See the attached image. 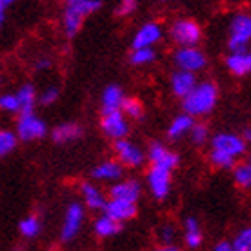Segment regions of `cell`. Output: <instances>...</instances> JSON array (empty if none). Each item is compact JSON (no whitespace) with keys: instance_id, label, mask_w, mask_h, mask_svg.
<instances>
[{"instance_id":"32","label":"cell","mask_w":251,"mask_h":251,"mask_svg":"<svg viewBox=\"0 0 251 251\" xmlns=\"http://www.w3.org/2000/svg\"><path fill=\"white\" fill-rule=\"evenodd\" d=\"M231 242H233L235 251H251V226L242 228Z\"/></svg>"},{"instance_id":"36","label":"cell","mask_w":251,"mask_h":251,"mask_svg":"<svg viewBox=\"0 0 251 251\" xmlns=\"http://www.w3.org/2000/svg\"><path fill=\"white\" fill-rule=\"evenodd\" d=\"M136 9V0H121V4L117 5L115 15L121 16V18H126V16L133 15Z\"/></svg>"},{"instance_id":"33","label":"cell","mask_w":251,"mask_h":251,"mask_svg":"<svg viewBox=\"0 0 251 251\" xmlns=\"http://www.w3.org/2000/svg\"><path fill=\"white\" fill-rule=\"evenodd\" d=\"M0 108L5 113H20L22 106L20 100H18V95L16 94H4L0 97Z\"/></svg>"},{"instance_id":"22","label":"cell","mask_w":251,"mask_h":251,"mask_svg":"<svg viewBox=\"0 0 251 251\" xmlns=\"http://www.w3.org/2000/svg\"><path fill=\"white\" fill-rule=\"evenodd\" d=\"M122 228V223L121 221L113 219L111 215L108 214H102L94 221V231L95 235L99 237V239H110V237H115Z\"/></svg>"},{"instance_id":"40","label":"cell","mask_w":251,"mask_h":251,"mask_svg":"<svg viewBox=\"0 0 251 251\" xmlns=\"http://www.w3.org/2000/svg\"><path fill=\"white\" fill-rule=\"evenodd\" d=\"M242 136H244V140H246L248 144H251V127H248V129H244V133H242Z\"/></svg>"},{"instance_id":"11","label":"cell","mask_w":251,"mask_h":251,"mask_svg":"<svg viewBox=\"0 0 251 251\" xmlns=\"http://www.w3.org/2000/svg\"><path fill=\"white\" fill-rule=\"evenodd\" d=\"M113 151H115L117 160H121L127 169H138L146 163V152L142 151L140 146L127 138H119L113 140Z\"/></svg>"},{"instance_id":"3","label":"cell","mask_w":251,"mask_h":251,"mask_svg":"<svg viewBox=\"0 0 251 251\" xmlns=\"http://www.w3.org/2000/svg\"><path fill=\"white\" fill-rule=\"evenodd\" d=\"M100 0H83L77 4H67L61 16V29L67 38H74L81 31L83 22L86 16L94 15L100 9Z\"/></svg>"},{"instance_id":"5","label":"cell","mask_w":251,"mask_h":251,"mask_svg":"<svg viewBox=\"0 0 251 251\" xmlns=\"http://www.w3.org/2000/svg\"><path fill=\"white\" fill-rule=\"evenodd\" d=\"M169 36L179 47H188V45H198L203 38V31L198 22L192 18H178L173 22L169 29Z\"/></svg>"},{"instance_id":"30","label":"cell","mask_w":251,"mask_h":251,"mask_svg":"<svg viewBox=\"0 0 251 251\" xmlns=\"http://www.w3.org/2000/svg\"><path fill=\"white\" fill-rule=\"evenodd\" d=\"M122 111L126 113L127 119H133V121H140L144 117V104H142L138 99H133V97H126L124 104H122Z\"/></svg>"},{"instance_id":"17","label":"cell","mask_w":251,"mask_h":251,"mask_svg":"<svg viewBox=\"0 0 251 251\" xmlns=\"http://www.w3.org/2000/svg\"><path fill=\"white\" fill-rule=\"evenodd\" d=\"M102 212L108 214V215H111L113 219L121 221V223H126V221H131L133 217H135L136 212H138V208H136V203L124 201V199L110 198Z\"/></svg>"},{"instance_id":"14","label":"cell","mask_w":251,"mask_h":251,"mask_svg":"<svg viewBox=\"0 0 251 251\" xmlns=\"http://www.w3.org/2000/svg\"><path fill=\"white\" fill-rule=\"evenodd\" d=\"M147 158L151 165H156V167H163L167 171H174L178 167L179 163V156L176 152L169 151L167 147L160 144V142H152L149 146V151H147Z\"/></svg>"},{"instance_id":"25","label":"cell","mask_w":251,"mask_h":251,"mask_svg":"<svg viewBox=\"0 0 251 251\" xmlns=\"http://www.w3.org/2000/svg\"><path fill=\"white\" fill-rule=\"evenodd\" d=\"M154 61H156V50H154V47L131 49L129 63L133 67H147V65H151Z\"/></svg>"},{"instance_id":"23","label":"cell","mask_w":251,"mask_h":251,"mask_svg":"<svg viewBox=\"0 0 251 251\" xmlns=\"http://www.w3.org/2000/svg\"><path fill=\"white\" fill-rule=\"evenodd\" d=\"M79 136H81V127L74 122H63L50 131V138L56 144H68V142L75 140Z\"/></svg>"},{"instance_id":"2","label":"cell","mask_w":251,"mask_h":251,"mask_svg":"<svg viewBox=\"0 0 251 251\" xmlns=\"http://www.w3.org/2000/svg\"><path fill=\"white\" fill-rule=\"evenodd\" d=\"M219 99V90L214 83H198L187 97H183V111L194 117H204L212 113Z\"/></svg>"},{"instance_id":"39","label":"cell","mask_w":251,"mask_h":251,"mask_svg":"<svg viewBox=\"0 0 251 251\" xmlns=\"http://www.w3.org/2000/svg\"><path fill=\"white\" fill-rule=\"evenodd\" d=\"M13 2H15V0H0V22H2V24H4V20H5V9H7Z\"/></svg>"},{"instance_id":"21","label":"cell","mask_w":251,"mask_h":251,"mask_svg":"<svg viewBox=\"0 0 251 251\" xmlns=\"http://www.w3.org/2000/svg\"><path fill=\"white\" fill-rule=\"evenodd\" d=\"M124 92L119 84H108L102 92V97H100V108H102V113L106 111H117L122 110V104H124Z\"/></svg>"},{"instance_id":"37","label":"cell","mask_w":251,"mask_h":251,"mask_svg":"<svg viewBox=\"0 0 251 251\" xmlns=\"http://www.w3.org/2000/svg\"><path fill=\"white\" fill-rule=\"evenodd\" d=\"M52 67V59L47 58V56H42V58H38L34 61V68H36L38 72H43V70H49V68Z\"/></svg>"},{"instance_id":"42","label":"cell","mask_w":251,"mask_h":251,"mask_svg":"<svg viewBox=\"0 0 251 251\" xmlns=\"http://www.w3.org/2000/svg\"><path fill=\"white\" fill-rule=\"evenodd\" d=\"M162 2H173V0H162Z\"/></svg>"},{"instance_id":"10","label":"cell","mask_w":251,"mask_h":251,"mask_svg":"<svg viewBox=\"0 0 251 251\" xmlns=\"http://www.w3.org/2000/svg\"><path fill=\"white\" fill-rule=\"evenodd\" d=\"M100 131L110 140L126 138L129 135V122H127V117H126L124 111L117 110L102 113V117H100Z\"/></svg>"},{"instance_id":"28","label":"cell","mask_w":251,"mask_h":251,"mask_svg":"<svg viewBox=\"0 0 251 251\" xmlns=\"http://www.w3.org/2000/svg\"><path fill=\"white\" fill-rule=\"evenodd\" d=\"M18 133L11 129H2L0 131V156H7L9 152H13L18 146Z\"/></svg>"},{"instance_id":"1","label":"cell","mask_w":251,"mask_h":251,"mask_svg":"<svg viewBox=\"0 0 251 251\" xmlns=\"http://www.w3.org/2000/svg\"><path fill=\"white\" fill-rule=\"evenodd\" d=\"M248 149V142L237 133H217L210 140L208 160L215 169H233Z\"/></svg>"},{"instance_id":"35","label":"cell","mask_w":251,"mask_h":251,"mask_svg":"<svg viewBox=\"0 0 251 251\" xmlns=\"http://www.w3.org/2000/svg\"><path fill=\"white\" fill-rule=\"evenodd\" d=\"M40 99V104H43V106H50V104H54L56 100L59 99V90L56 88V86H50V88H45L42 92V95L38 97Z\"/></svg>"},{"instance_id":"34","label":"cell","mask_w":251,"mask_h":251,"mask_svg":"<svg viewBox=\"0 0 251 251\" xmlns=\"http://www.w3.org/2000/svg\"><path fill=\"white\" fill-rule=\"evenodd\" d=\"M190 140H192V144H196V146H203V144H206V140H208V127L204 124H194L192 131H190Z\"/></svg>"},{"instance_id":"41","label":"cell","mask_w":251,"mask_h":251,"mask_svg":"<svg viewBox=\"0 0 251 251\" xmlns=\"http://www.w3.org/2000/svg\"><path fill=\"white\" fill-rule=\"evenodd\" d=\"M67 4H77V2H83V0H65Z\"/></svg>"},{"instance_id":"16","label":"cell","mask_w":251,"mask_h":251,"mask_svg":"<svg viewBox=\"0 0 251 251\" xmlns=\"http://www.w3.org/2000/svg\"><path fill=\"white\" fill-rule=\"evenodd\" d=\"M142 196V185L136 179H119L110 187V198L136 203Z\"/></svg>"},{"instance_id":"7","label":"cell","mask_w":251,"mask_h":251,"mask_svg":"<svg viewBox=\"0 0 251 251\" xmlns=\"http://www.w3.org/2000/svg\"><path fill=\"white\" fill-rule=\"evenodd\" d=\"M173 61L176 65V68L181 70H190V72H201L206 68L208 59L206 54L198 47V45H188V47H179L174 50Z\"/></svg>"},{"instance_id":"6","label":"cell","mask_w":251,"mask_h":251,"mask_svg":"<svg viewBox=\"0 0 251 251\" xmlns=\"http://www.w3.org/2000/svg\"><path fill=\"white\" fill-rule=\"evenodd\" d=\"M16 133L22 142H36L47 136L49 129L43 119H40L34 111H24L16 121Z\"/></svg>"},{"instance_id":"29","label":"cell","mask_w":251,"mask_h":251,"mask_svg":"<svg viewBox=\"0 0 251 251\" xmlns=\"http://www.w3.org/2000/svg\"><path fill=\"white\" fill-rule=\"evenodd\" d=\"M233 181L241 188L251 187V162L237 163L233 167Z\"/></svg>"},{"instance_id":"24","label":"cell","mask_w":251,"mask_h":251,"mask_svg":"<svg viewBox=\"0 0 251 251\" xmlns=\"http://www.w3.org/2000/svg\"><path fill=\"white\" fill-rule=\"evenodd\" d=\"M203 242V233H201V226H199L196 217H187L185 221V244L190 250H198Z\"/></svg>"},{"instance_id":"19","label":"cell","mask_w":251,"mask_h":251,"mask_svg":"<svg viewBox=\"0 0 251 251\" xmlns=\"http://www.w3.org/2000/svg\"><path fill=\"white\" fill-rule=\"evenodd\" d=\"M81 198H83L84 206L88 210H94V212H99V210L102 212L106 203H108L102 190H100L97 185L90 183V181L81 183Z\"/></svg>"},{"instance_id":"27","label":"cell","mask_w":251,"mask_h":251,"mask_svg":"<svg viewBox=\"0 0 251 251\" xmlns=\"http://www.w3.org/2000/svg\"><path fill=\"white\" fill-rule=\"evenodd\" d=\"M18 231H20V235L25 237V239H34V237H38L40 231H42L40 219H38L36 215H27V217H24V219L20 221Z\"/></svg>"},{"instance_id":"8","label":"cell","mask_w":251,"mask_h":251,"mask_svg":"<svg viewBox=\"0 0 251 251\" xmlns=\"http://www.w3.org/2000/svg\"><path fill=\"white\" fill-rule=\"evenodd\" d=\"M84 223V206L77 201H72L65 210V217H63L61 231H59V239L61 242H70L79 235V231L83 228Z\"/></svg>"},{"instance_id":"18","label":"cell","mask_w":251,"mask_h":251,"mask_svg":"<svg viewBox=\"0 0 251 251\" xmlns=\"http://www.w3.org/2000/svg\"><path fill=\"white\" fill-rule=\"evenodd\" d=\"M226 68L230 70L233 75L242 77L246 74H251V50H233L226 56Z\"/></svg>"},{"instance_id":"12","label":"cell","mask_w":251,"mask_h":251,"mask_svg":"<svg viewBox=\"0 0 251 251\" xmlns=\"http://www.w3.org/2000/svg\"><path fill=\"white\" fill-rule=\"evenodd\" d=\"M163 38V29L158 22H147L136 29L135 36L131 40V49L154 47Z\"/></svg>"},{"instance_id":"31","label":"cell","mask_w":251,"mask_h":251,"mask_svg":"<svg viewBox=\"0 0 251 251\" xmlns=\"http://www.w3.org/2000/svg\"><path fill=\"white\" fill-rule=\"evenodd\" d=\"M158 242L163 246H169V244H174V239H176V226L173 223H163L162 226H158L156 230Z\"/></svg>"},{"instance_id":"43","label":"cell","mask_w":251,"mask_h":251,"mask_svg":"<svg viewBox=\"0 0 251 251\" xmlns=\"http://www.w3.org/2000/svg\"><path fill=\"white\" fill-rule=\"evenodd\" d=\"M250 162H251V156H250Z\"/></svg>"},{"instance_id":"15","label":"cell","mask_w":251,"mask_h":251,"mask_svg":"<svg viewBox=\"0 0 251 251\" xmlns=\"http://www.w3.org/2000/svg\"><path fill=\"white\" fill-rule=\"evenodd\" d=\"M198 84V79H196V72H190V70H181V68H176L171 75V90L173 94L179 99L187 97L190 92L194 90V86Z\"/></svg>"},{"instance_id":"38","label":"cell","mask_w":251,"mask_h":251,"mask_svg":"<svg viewBox=\"0 0 251 251\" xmlns=\"http://www.w3.org/2000/svg\"><path fill=\"white\" fill-rule=\"evenodd\" d=\"M214 251H235L233 250V242L230 241H221L214 246Z\"/></svg>"},{"instance_id":"20","label":"cell","mask_w":251,"mask_h":251,"mask_svg":"<svg viewBox=\"0 0 251 251\" xmlns=\"http://www.w3.org/2000/svg\"><path fill=\"white\" fill-rule=\"evenodd\" d=\"M194 124H196V122H194V115L183 111L181 115L174 117L173 121H171V124H169V127H167V138L176 142V140H179V138H183V136L190 135Z\"/></svg>"},{"instance_id":"13","label":"cell","mask_w":251,"mask_h":251,"mask_svg":"<svg viewBox=\"0 0 251 251\" xmlns=\"http://www.w3.org/2000/svg\"><path fill=\"white\" fill-rule=\"evenodd\" d=\"M126 165L121 160H104L100 162L99 165H95L92 169V179L95 181H110V183H115L119 179H122L126 173Z\"/></svg>"},{"instance_id":"9","label":"cell","mask_w":251,"mask_h":251,"mask_svg":"<svg viewBox=\"0 0 251 251\" xmlns=\"http://www.w3.org/2000/svg\"><path fill=\"white\" fill-rule=\"evenodd\" d=\"M171 173L173 171H167L163 167H156L152 165L146 174V181H147V188L151 196L156 201H163V199L169 198L171 194V187H173V178H171Z\"/></svg>"},{"instance_id":"26","label":"cell","mask_w":251,"mask_h":251,"mask_svg":"<svg viewBox=\"0 0 251 251\" xmlns=\"http://www.w3.org/2000/svg\"><path fill=\"white\" fill-rule=\"evenodd\" d=\"M16 95H18V100H20L22 111H34V102H36V90L34 86L29 83L22 84L20 88L16 90Z\"/></svg>"},{"instance_id":"4","label":"cell","mask_w":251,"mask_h":251,"mask_svg":"<svg viewBox=\"0 0 251 251\" xmlns=\"http://www.w3.org/2000/svg\"><path fill=\"white\" fill-rule=\"evenodd\" d=\"M251 45V15L250 13H237L230 22L228 29V49L233 50H246Z\"/></svg>"}]
</instances>
